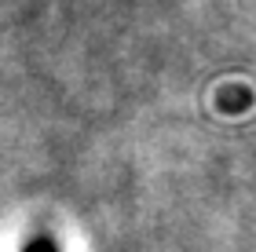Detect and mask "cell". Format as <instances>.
I'll return each instance as SVG.
<instances>
[{
	"mask_svg": "<svg viewBox=\"0 0 256 252\" xmlns=\"http://www.w3.org/2000/svg\"><path fill=\"white\" fill-rule=\"evenodd\" d=\"M22 252H59V249H55V242L48 234H37V238H30V242H26Z\"/></svg>",
	"mask_w": 256,
	"mask_h": 252,
	"instance_id": "cell-1",
	"label": "cell"
}]
</instances>
